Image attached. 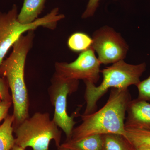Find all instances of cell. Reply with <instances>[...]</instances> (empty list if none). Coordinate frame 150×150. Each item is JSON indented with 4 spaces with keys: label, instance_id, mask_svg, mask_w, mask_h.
I'll return each instance as SVG.
<instances>
[{
    "label": "cell",
    "instance_id": "7a4b0ae2",
    "mask_svg": "<svg viewBox=\"0 0 150 150\" xmlns=\"http://www.w3.org/2000/svg\"><path fill=\"white\" fill-rule=\"evenodd\" d=\"M131 100L128 89H111L107 102L101 109L91 114L82 115V123L74 128L69 141H79L97 134H115L123 136L125 115Z\"/></svg>",
    "mask_w": 150,
    "mask_h": 150
},
{
    "label": "cell",
    "instance_id": "30bf717a",
    "mask_svg": "<svg viewBox=\"0 0 150 150\" xmlns=\"http://www.w3.org/2000/svg\"><path fill=\"white\" fill-rule=\"evenodd\" d=\"M45 0H24L18 13V20L23 24H30L35 21L43 11Z\"/></svg>",
    "mask_w": 150,
    "mask_h": 150
},
{
    "label": "cell",
    "instance_id": "ffe728a7",
    "mask_svg": "<svg viewBox=\"0 0 150 150\" xmlns=\"http://www.w3.org/2000/svg\"><path fill=\"white\" fill-rule=\"evenodd\" d=\"M133 149L134 150H150V147L140 146Z\"/></svg>",
    "mask_w": 150,
    "mask_h": 150
},
{
    "label": "cell",
    "instance_id": "44dd1931",
    "mask_svg": "<svg viewBox=\"0 0 150 150\" xmlns=\"http://www.w3.org/2000/svg\"><path fill=\"white\" fill-rule=\"evenodd\" d=\"M11 150H25V149H23L21 147L19 146L16 144H15Z\"/></svg>",
    "mask_w": 150,
    "mask_h": 150
},
{
    "label": "cell",
    "instance_id": "3957f363",
    "mask_svg": "<svg viewBox=\"0 0 150 150\" xmlns=\"http://www.w3.org/2000/svg\"><path fill=\"white\" fill-rule=\"evenodd\" d=\"M146 63L130 64L121 60L100 71L103 81L99 86L88 81H84L86 85L84 98L86 105L83 115L91 114L96 108L100 98L110 88L127 89L131 85L137 86L140 78L146 69Z\"/></svg>",
    "mask_w": 150,
    "mask_h": 150
},
{
    "label": "cell",
    "instance_id": "9a60e30c",
    "mask_svg": "<svg viewBox=\"0 0 150 150\" xmlns=\"http://www.w3.org/2000/svg\"><path fill=\"white\" fill-rule=\"evenodd\" d=\"M93 39L86 33L76 32L73 33L69 38L68 46L74 52H83L91 47Z\"/></svg>",
    "mask_w": 150,
    "mask_h": 150
},
{
    "label": "cell",
    "instance_id": "277c9868",
    "mask_svg": "<svg viewBox=\"0 0 150 150\" xmlns=\"http://www.w3.org/2000/svg\"><path fill=\"white\" fill-rule=\"evenodd\" d=\"M13 132L15 144L24 149L48 150L53 140L58 149L61 145L62 131L48 112H35L14 129Z\"/></svg>",
    "mask_w": 150,
    "mask_h": 150
},
{
    "label": "cell",
    "instance_id": "ac0fdd59",
    "mask_svg": "<svg viewBox=\"0 0 150 150\" xmlns=\"http://www.w3.org/2000/svg\"><path fill=\"white\" fill-rule=\"evenodd\" d=\"M100 0H89L86 8L83 13L82 18L85 19L91 17L95 13Z\"/></svg>",
    "mask_w": 150,
    "mask_h": 150
},
{
    "label": "cell",
    "instance_id": "e0dca14e",
    "mask_svg": "<svg viewBox=\"0 0 150 150\" xmlns=\"http://www.w3.org/2000/svg\"><path fill=\"white\" fill-rule=\"evenodd\" d=\"M9 86L5 78L0 76V100L12 101Z\"/></svg>",
    "mask_w": 150,
    "mask_h": 150
},
{
    "label": "cell",
    "instance_id": "9c48e42d",
    "mask_svg": "<svg viewBox=\"0 0 150 150\" xmlns=\"http://www.w3.org/2000/svg\"><path fill=\"white\" fill-rule=\"evenodd\" d=\"M125 128L150 131V103L142 100H131L127 106Z\"/></svg>",
    "mask_w": 150,
    "mask_h": 150
},
{
    "label": "cell",
    "instance_id": "7c38bea8",
    "mask_svg": "<svg viewBox=\"0 0 150 150\" xmlns=\"http://www.w3.org/2000/svg\"><path fill=\"white\" fill-rule=\"evenodd\" d=\"M13 115H8L0 126V150H11L15 144Z\"/></svg>",
    "mask_w": 150,
    "mask_h": 150
},
{
    "label": "cell",
    "instance_id": "2e32d148",
    "mask_svg": "<svg viewBox=\"0 0 150 150\" xmlns=\"http://www.w3.org/2000/svg\"><path fill=\"white\" fill-rule=\"evenodd\" d=\"M139 91L138 99L150 102V76L141 81L137 86Z\"/></svg>",
    "mask_w": 150,
    "mask_h": 150
},
{
    "label": "cell",
    "instance_id": "5b68a950",
    "mask_svg": "<svg viewBox=\"0 0 150 150\" xmlns=\"http://www.w3.org/2000/svg\"><path fill=\"white\" fill-rule=\"evenodd\" d=\"M18 10L14 4L7 12H0V65L10 48L25 32L43 27L54 29L63 19L58 8H55L43 17L30 24H23L18 20Z\"/></svg>",
    "mask_w": 150,
    "mask_h": 150
},
{
    "label": "cell",
    "instance_id": "8992f818",
    "mask_svg": "<svg viewBox=\"0 0 150 150\" xmlns=\"http://www.w3.org/2000/svg\"><path fill=\"white\" fill-rule=\"evenodd\" d=\"M48 88L49 98L55 111L52 120L64 131L67 140L71 139L76 122L74 116H70L67 111V98L69 95L76 91L79 81L64 79L53 75Z\"/></svg>",
    "mask_w": 150,
    "mask_h": 150
},
{
    "label": "cell",
    "instance_id": "4fadbf2b",
    "mask_svg": "<svg viewBox=\"0 0 150 150\" xmlns=\"http://www.w3.org/2000/svg\"><path fill=\"white\" fill-rule=\"evenodd\" d=\"M123 137L132 149L140 146L150 147V131L133 128H125Z\"/></svg>",
    "mask_w": 150,
    "mask_h": 150
},
{
    "label": "cell",
    "instance_id": "d6986e66",
    "mask_svg": "<svg viewBox=\"0 0 150 150\" xmlns=\"http://www.w3.org/2000/svg\"><path fill=\"white\" fill-rule=\"evenodd\" d=\"M12 104V101L0 100V123L8 115L9 110Z\"/></svg>",
    "mask_w": 150,
    "mask_h": 150
},
{
    "label": "cell",
    "instance_id": "7402d4cb",
    "mask_svg": "<svg viewBox=\"0 0 150 150\" xmlns=\"http://www.w3.org/2000/svg\"><path fill=\"white\" fill-rule=\"evenodd\" d=\"M58 150H70L68 149H65V148L60 147H59L58 148Z\"/></svg>",
    "mask_w": 150,
    "mask_h": 150
},
{
    "label": "cell",
    "instance_id": "52a82bcc",
    "mask_svg": "<svg viewBox=\"0 0 150 150\" xmlns=\"http://www.w3.org/2000/svg\"><path fill=\"white\" fill-rule=\"evenodd\" d=\"M92 47L81 52L71 63L56 62L54 75L64 79L88 81L96 83L100 73V62Z\"/></svg>",
    "mask_w": 150,
    "mask_h": 150
},
{
    "label": "cell",
    "instance_id": "6da1fadb",
    "mask_svg": "<svg viewBox=\"0 0 150 150\" xmlns=\"http://www.w3.org/2000/svg\"><path fill=\"white\" fill-rule=\"evenodd\" d=\"M34 30L22 35L13 46L9 56L0 65V76L7 81L13 105V129L29 117V100L24 79L28 54L33 45Z\"/></svg>",
    "mask_w": 150,
    "mask_h": 150
},
{
    "label": "cell",
    "instance_id": "603a6c76",
    "mask_svg": "<svg viewBox=\"0 0 150 150\" xmlns=\"http://www.w3.org/2000/svg\"><path fill=\"white\" fill-rule=\"evenodd\" d=\"M134 150V149H132V150Z\"/></svg>",
    "mask_w": 150,
    "mask_h": 150
},
{
    "label": "cell",
    "instance_id": "ba28073f",
    "mask_svg": "<svg viewBox=\"0 0 150 150\" xmlns=\"http://www.w3.org/2000/svg\"><path fill=\"white\" fill-rule=\"evenodd\" d=\"M92 38V48L97 54L100 64H114L126 57L129 46L120 33L112 28H100L94 33Z\"/></svg>",
    "mask_w": 150,
    "mask_h": 150
},
{
    "label": "cell",
    "instance_id": "8fae6325",
    "mask_svg": "<svg viewBox=\"0 0 150 150\" xmlns=\"http://www.w3.org/2000/svg\"><path fill=\"white\" fill-rule=\"evenodd\" d=\"M60 147L70 150H102V135H92L77 141H66Z\"/></svg>",
    "mask_w": 150,
    "mask_h": 150
},
{
    "label": "cell",
    "instance_id": "5bb4252c",
    "mask_svg": "<svg viewBox=\"0 0 150 150\" xmlns=\"http://www.w3.org/2000/svg\"><path fill=\"white\" fill-rule=\"evenodd\" d=\"M132 147L123 135L115 134L102 135V150H131Z\"/></svg>",
    "mask_w": 150,
    "mask_h": 150
}]
</instances>
